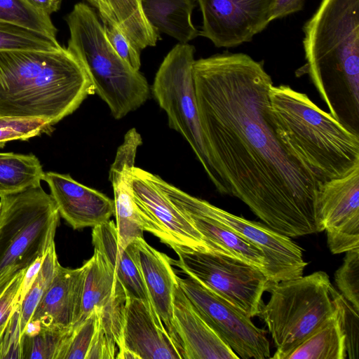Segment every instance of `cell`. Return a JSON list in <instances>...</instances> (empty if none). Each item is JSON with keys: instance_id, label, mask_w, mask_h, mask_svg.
I'll return each mask as SVG.
<instances>
[{"instance_id": "1", "label": "cell", "mask_w": 359, "mask_h": 359, "mask_svg": "<svg viewBox=\"0 0 359 359\" xmlns=\"http://www.w3.org/2000/svg\"><path fill=\"white\" fill-rule=\"evenodd\" d=\"M200 122L216 189L288 237L320 232V183L283 148L271 121L273 85L262 62L242 53L195 60Z\"/></svg>"}, {"instance_id": "2", "label": "cell", "mask_w": 359, "mask_h": 359, "mask_svg": "<svg viewBox=\"0 0 359 359\" xmlns=\"http://www.w3.org/2000/svg\"><path fill=\"white\" fill-rule=\"evenodd\" d=\"M95 93L83 65L65 47L0 50V116L43 118L54 126Z\"/></svg>"}, {"instance_id": "3", "label": "cell", "mask_w": 359, "mask_h": 359, "mask_svg": "<svg viewBox=\"0 0 359 359\" xmlns=\"http://www.w3.org/2000/svg\"><path fill=\"white\" fill-rule=\"evenodd\" d=\"M269 111L285 151L320 183L344 176L359 165L358 132L289 86L272 85Z\"/></svg>"}, {"instance_id": "4", "label": "cell", "mask_w": 359, "mask_h": 359, "mask_svg": "<svg viewBox=\"0 0 359 359\" xmlns=\"http://www.w3.org/2000/svg\"><path fill=\"white\" fill-rule=\"evenodd\" d=\"M302 29L304 72L310 76L330 114L339 121L341 90L358 118L359 0H322Z\"/></svg>"}, {"instance_id": "5", "label": "cell", "mask_w": 359, "mask_h": 359, "mask_svg": "<svg viewBox=\"0 0 359 359\" xmlns=\"http://www.w3.org/2000/svg\"><path fill=\"white\" fill-rule=\"evenodd\" d=\"M65 20L69 31L67 48L81 62L113 117L121 119L144 104L150 95L147 79L113 49L96 10L77 3Z\"/></svg>"}, {"instance_id": "6", "label": "cell", "mask_w": 359, "mask_h": 359, "mask_svg": "<svg viewBox=\"0 0 359 359\" xmlns=\"http://www.w3.org/2000/svg\"><path fill=\"white\" fill-rule=\"evenodd\" d=\"M332 285L327 273L318 271L271 287L258 314L276 346L271 358L285 359L332 314Z\"/></svg>"}, {"instance_id": "7", "label": "cell", "mask_w": 359, "mask_h": 359, "mask_svg": "<svg viewBox=\"0 0 359 359\" xmlns=\"http://www.w3.org/2000/svg\"><path fill=\"white\" fill-rule=\"evenodd\" d=\"M0 278L27 268L54 242L60 214L41 186L0 198Z\"/></svg>"}, {"instance_id": "8", "label": "cell", "mask_w": 359, "mask_h": 359, "mask_svg": "<svg viewBox=\"0 0 359 359\" xmlns=\"http://www.w3.org/2000/svg\"><path fill=\"white\" fill-rule=\"evenodd\" d=\"M195 48L178 43L166 55L154 80L152 93L168 116L170 128L190 145L206 174L217 186L200 122L194 79Z\"/></svg>"}, {"instance_id": "9", "label": "cell", "mask_w": 359, "mask_h": 359, "mask_svg": "<svg viewBox=\"0 0 359 359\" xmlns=\"http://www.w3.org/2000/svg\"><path fill=\"white\" fill-rule=\"evenodd\" d=\"M171 248L178 256V259L170 258L172 265L196 279L250 318L258 316L263 304L262 294L273 285L261 269L219 252L183 246Z\"/></svg>"}, {"instance_id": "10", "label": "cell", "mask_w": 359, "mask_h": 359, "mask_svg": "<svg viewBox=\"0 0 359 359\" xmlns=\"http://www.w3.org/2000/svg\"><path fill=\"white\" fill-rule=\"evenodd\" d=\"M177 281L203 319L239 358H271L265 331L257 327L243 311L190 276H177Z\"/></svg>"}, {"instance_id": "11", "label": "cell", "mask_w": 359, "mask_h": 359, "mask_svg": "<svg viewBox=\"0 0 359 359\" xmlns=\"http://www.w3.org/2000/svg\"><path fill=\"white\" fill-rule=\"evenodd\" d=\"M180 192L193 208L260 248L267 262L265 275L272 284L303 276L307 262L303 258L302 249L290 237L266 224L230 213L181 189Z\"/></svg>"}, {"instance_id": "12", "label": "cell", "mask_w": 359, "mask_h": 359, "mask_svg": "<svg viewBox=\"0 0 359 359\" xmlns=\"http://www.w3.org/2000/svg\"><path fill=\"white\" fill-rule=\"evenodd\" d=\"M317 218L333 254L359 248V165L320 185Z\"/></svg>"}, {"instance_id": "13", "label": "cell", "mask_w": 359, "mask_h": 359, "mask_svg": "<svg viewBox=\"0 0 359 359\" xmlns=\"http://www.w3.org/2000/svg\"><path fill=\"white\" fill-rule=\"evenodd\" d=\"M130 175L144 231L151 233L170 248L183 246L209 251L201 234L154 183L151 172L135 166Z\"/></svg>"}, {"instance_id": "14", "label": "cell", "mask_w": 359, "mask_h": 359, "mask_svg": "<svg viewBox=\"0 0 359 359\" xmlns=\"http://www.w3.org/2000/svg\"><path fill=\"white\" fill-rule=\"evenodd\" d=\"M273 0H197L202 13L199 36L217 48L251 41L271 22Z\"/></svg>"}, {"instance_id": "15", "label": "cell", "mask_w": 359, "mask_h": 359, "mask_svg": "<svg viewBox=\"0 0 359 359\" xmlns=\"http://www.w3.org/2000/svg\"><path fill=\"white\" fill-rule=\"evenodd\" d=\"M123 344L117 359H182L154 309L145 301L127 295Z\"/></svg>"}, {"instance_id": "16", "label": "cell", "mask_w": 359, "mask_h": 359, "mask_svg": "<svg viewBox=\"0 0 359 359\" xmlns=\"http://www.w3.org/2000/svg\"><path fill=\"white\" fill-rule=\"evenodd\" d=\"M142 144L140 134L135 128L130 129L116 151L109 172V180L114 191L118 241L123 248L135 239L144 238L142 212L133 196L130 175L135 167L137 149Z\"/></svg>"}, {"instance_id": "17", "label": "cell", "mask_w": 359, "mask_h": 359, "mask_svg": "<svg viewBox=\"0 0 359 359\" xmlns=\"http://www.w3.org/2000/svg\"><path fill=\"white\" fill-rule=\"evenodd\" d=\"M43 180L49 187L60 216L75 230L93 228L114 215V200L78 182L69 174L47 172Z\"/></svg>"}, {"instance_id": "18", "label": "cell", "mask_w": 359, "mask_h": 359, "mask_svg": "<svg viewBox=\"0 0 359 359\" xmlns=\"http://www.w3.org/2000/svg\"><path fill=\"white\" fill-rule=\"evenodd\" d=\"M127 247L140 271L150 303L182 356L172 324L173 294L177 281L170 258L151 247L144 238L135 239Z\"/></svg>"}, {"instance_id": "19", "label": "cell", "mask_w": 359, "mask_h": 359, "mask_svg": "<svg viewBox=\"0 0 359 359\" xmlns=\"http://www.w3.org/2000/svg\"><path fill=\"white\" fill-rule=\"evenodd\" d=\"M172 324L182 359H239L203 319L178 283L173 294Z\"/></svg>"}, {"instance_id": "20", "label": "cell", "mask_w": 359, "mask_h": 359, "mask_svg": "<svg viewBox=\"0 0 359 359\" xmlns=\"http://www.w3.org/2000/svg\"><path fill=\"white\" fill-rule=\"evenodd\" d=\"M84 276V264L77 269L60 265L31 320L44 326L73 327L81 316Z\"/></svg>"}, {"instance_id": "21", "label": "cell", "mask_w": 359, "mask_h": 359, "mask_svg": "<svg viewBox=\"0 0 359 359\" xmlns=\"http://www.w3.org/2000/svg\"><path fill=\"white\" fill-rule=\"evenodd\" d=\"M92 243L113 268L127 296L145 301L151 307L138 266L128 248H123L118 241L114 221L109 220L93 228ZM153 308V307H152Z\"/></svg>"}, {"instance_id": "22", "label": "cell", "mask_w": 359, "mask_h": 359, "mask_svg": "<svg viewBox=\"0 0 359 359\" xmlns=\"http://www.w3.org/2000/svg\"><path fill=\"white\" fill-rule=\"evenodd\" d=\"M197 0H141L144 15L158 32L180 43H189L199 36L191 15Z\"/></svg>"}, {"instance_id": "23", "label": "cell", "mask_w": 359, "mask_h": 359, "mask_svg": "<svg viewBox=\"0 0 359 359\" xmlns=\"http://www.w3.org/2000/svg\"><path fill=\"white\" fill-rule=\"evenodd\" d=\"M83 264L82 306L78 323L84 320L95 308L104 306L123 287L113 268L97 250H94L93 256Z\"/></svg>"}, {"instance_id": "24", "label": "cell", "mask_w": 359, "mask_h": 359, "mask_svg": "<svg viewBox=\"0 0 359 359\" xmlns=\"http://www.w3.org/2000/svg\"><path fill=\"white\" fill-rule=\"evenodd\" d=\"M334 303L335 309L332 314L285 359H345L347 357L340 313L334 301Z\"/></svg>"}, {"instance_id": "25", "label": "cell", "mask_w": 359, "mask_h": 359, "mask_svg": "<svg viewBox=\"0 0 359 359\" xmlns=\"http://www.w3.org/2000/svg\"><path fill=\"white\" fill-rule=\"evenodd\" d=\"M44 175L35 155L0 152V198L40 186Z\"/></svg>"}, {"instance_id": "26", "label": "cell", "mask_w": 359, "mask_h": 359, "mask_svg": "<svg viewBox=\"0 0 359 359\" xmlns=\"http://www.w3.org/2000/svg\"><path fill=\"white\" fill-rule=\"evenodd\" d=\"M72 328L62 329L41 325L39 332L21 338V359H64Z\"/></svg>"}, {"instance_id": "27", "label": "cell", "mask_w": 359, "mask_h": 359, "mask_svg": "<svg viewBox=\"0 0 359 359\" xmlns=\"http://www.w3.org/2000/svg\"><path fill=\"white\" fill-rule=\"evenodd\" d=\"M0 22L29 29L56 38L57 29L50 16L39 11L25 0H0Z\"/></svg>"}, {"instance_id": "28", "label": "cell", "mask_w": 359, "mask_h": 359, "mask_svg": "<svg viewBox=\"0 0 359 359\" xmlns=\"http://www.w3.org/2000/svg\"><path fill=\"white\" fill-rule=\"evenodd\" d=\"M57 38L13 24L0 22V50H55Z\"/></svg>"}, {"instance_id": "29", "label": "cell", "mask_w": 359, "mask_h": 359, "mask_svg": "<svg viewBox=\"0 0 359 359\" xmlns=\"http://www.w3.org/2000/svg\"><path fill=\"white\" fill-rule=\"evenodd\" d=\"M60 266L55 250V241L46 249L38 275L25 297L20 310V330L22 334L44 292L51 283Z\"/></svg>"}, {"instance_id": "30", "label": "cell", "mask_w": 359, "mask_h": 359, "mask_svg": "<svg viewBox=\"0 0 359 359\" xmlns=\"http://www.w3.org/2000/svg\"><path fill=\"white\" fill-rule=\"evenodd\" d=\"M53 126L46 119L0 116V148L13 140H28L51 133Z\"/></svg>"}, {"instance_id": "31", "label": "cell", "mask_w": 359, "mask_h": 359, "mask_svg": "<svg viewBox=\"0 0 359 359\" xmlns=\"http://www.w3.org/2000/svg\"><path fill=\"white\" fill-rule=\"evenodd\" d=\"M99 310L95 308L84 320L74 325L67 339L64 359H86L98 327Z\"/></svg>"}, {"instance_id": "32", "label": "cell", "mask_w": 359, "mask_h": 359, "mask_svg": "<svg viewBox=\"0 0 359 359\" xmlns=\"http://www.w3.org/2000/svg\"><path fill=\"white\" fill-rule=\"evenodd\" d=\"M334 280L340 294L359 312V248L346 252Z\"/></svg>"}, {"instance_id": "33", "label": "cell", "mask_w": 359, "mask_h": 359, "mask_svg": "<svg viewBox=\"0 0 359 359\" xmlns=\"http://www.w3.org/2000/svg\"><path fill=\"white\" fill-rule=\"evenodd\" d=\"M332 297L339 310L345 335L346 355L349 359L359 358V316L353 306L332 285Z\"/></svg>"}, {"instance_id": "34", "label": "cell", "mask_w": 359, "mask_h": 359, "mask_svg": "<svg viewBox=\"0 0 359 359\" xmlns=\"http://www.w3.org/2000/svg\"><path fill=\"white\" fill-rule=\"evenodd\" d=\"M102 24L107 39L117 55L133 69L140 71L141 50L118 27Z\"/></svg>"}, {"instance_id": "35", "label": "cell", "mask_w": 359, "mask_h": 359, "mask_svg": "<svg viewBox=\"0 0 359 359\" xmlns=\"http://www.w3.org/2000/svg\"><path fill=\"white\" fill-rule=\"evenodd\" d=\"M20 310L17 304L0 344V359H21Z\"/></svg>"}, {"instance_id": "36", "label": "cell", "mask_w": 359, "mask_h": 359, "mask_svg": "<svg viewBox=\"0 0 359 359\" xmlns=\"http://www.w3.org/2000/svg\"><path fill=\"white\" fill-rule=\"evenodd\" d=\"M26 269L20 270L4 292L0 297V344L10 322L13 310L17 306L21 283Z\"/></svg>"}, {"instance_id": "37", "label": "cell", "mask_w": 359, "mask_h": 359, "mask_svg": "<svg viewBox=\"0 0 359 359\" xmlns=\"http://www.w3.org/2000/svg\"><path fill=\"white\" fill-rule=\"evenodd\" d=\"M306 0H273L269 20L283 18L302 11Z\"/></svg>"}, {"instance_id": "38", "label": "cell", "mask_w": 359, "mask_h": 359, "mask_svg": "<svg viewBox=\"0 0 359 359\" xmlns=\"http://www.w3.org/2000/svg\"><path fill=\"white\" fill-rule=\"evenodd\" d=\"M44 255V254H43ZM43 255L36 258L26 269L22 278L17 304L21 306L27 293L34 282L42 265Z\"/></svg>"}, {"instance_id": "39", "label": "cell", "mask_w": 359, "mask_h": 359, "mask_svg": "<svg viewBox=\"0 0 359 359\" xmlns=\"http://www.w3.org/2000/svg\"><path fill=\"white\" fill-rule=\"evenodd\" d=\"M97 12L103 23L119 27L116 18L106 0H85Z\"/></svg>"}, {"instance_id": "40", "label": "cell", "mask_w": 359, "mask_h": 359, "mask_svg": "<svg viewBox=\"0 0 359 359\" xmlns=\"http://www.w3.org/2000/svg\"><path fill=\"white\" fill-rule=\"evenodd\" d=\"M32 6L50 16L57 12L61 6V0H25Z\"/></svg>"}, {"instance_id": "41", "label": "cell", "mask_w": 359, "mask_h": 359, "mask_svg": "<svg viewBox=\"0 0 359 359\" xmlns=\"http://www.w3.org/2000/svg\"><path fill=\"white\" fill-rule=\"evenodd\" d=\"M41 330L39 320H30L25 327L22 335L32 337L37 334Z\"/></svg>"}, {"instance_id": "42", "label": "cell", "mask_w": 359, "mask_h": 359, "mask_svg": "<svg viewBox=\"0 0 359 359\" xmlns=\"http://www.w3.org/2000/svg\"><path fill=\"white\" fill-rule=\"evenodd\" d=\"M20 271V270H19ZM9 272L0 278V297L8 287L16 273L19 271Z\"/></svg>"}, {"instance_id": "43", "label": "cell", "mask_w": 359, "mask_h": 359, "mask_svg": "<svg viewBox=\"0 0 359 359\" xmlns=\"http://www.w3.org/2000/svg\"><path fill=\"white\" fill-rule=\"evenodd\" d=\"M0 210H1V203H0Z\"/></svg>"}]
</instances>
